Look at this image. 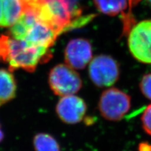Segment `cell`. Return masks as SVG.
I'll return each instance as SVG.
<instances>
[{"instance_id": "15", "label": "cell", "mask_w": 151, "mask_h": 151, "mask_svg": "<svg viewBox=\"0 0 151 151\" xmlns=\"http://www.w3.org/2000/svg\"><path fill=\"white\" fill-rule=\"evenodd\" d=\"M142 125L144 131L151 136V104L145 108L141 117Z\"/></svg>"}, {"instance_id": "14", "label": "cell", "mask_w": 151, "mask_h": 151, "mask_svg": "<svg viewBox=\"0 0 151 151\" xmlns=\"http://www.w3.org/2000/svg\"><path fill=\"white\" fill-rule=\"evenodd\" d=\"M139 86L142 93L145 97L151 100V73L143 76L140 82Z\"/></svg>"}, {"instance_id": "19", "label": "cell", "mask_w": 151, "mask_h": 151, "mask_svg": "<svg viewBox=\"0 0 151 151\" xmlns=\"http://www.w3.org/2000/svg\"><path fill=\"white\" fill-rule=\"evenodd\" d=\"M3 133L2 130H1V127H0V142L3 140Z\"/></svg>"}, {"instance_id": "7", "label": "cell", "mask_w": 151, "mask_h": 151, "mask_svg": "<svg viewBox=\"0 0 151 151\" xmlns=\"http://www.w3.org/2000/svg\"><path fill=\"white\" fill-rule=\"evenodd\" d=\"M119 65L110 56L103 55L96 56L89 64V78L98 87L112 86L119 79Z\"/></svg>"}, {"instance_id": "12", "label": "cell", "mask_w": 151, "mask_h": 151, "mask_svg": "<svg viewBox=\"0 0 151 151\" xmlns=\"http://www.w3.org/2000/svg\"><path fill=\"white\" fill-rule=\"evenodd\" d=\"M96 8L107 15L115 16L127 8L129 0H94Z\"/></svg>"}, {"instance_id": "9", "label": "cell", "mask_w": 151, "mask_h": 151, "mask_svg": "<svg viewBox=\"0 0 151 151\" xmlns=\"http://www.w3.org/2000/svg\"><path fill=\"white\" fill-rule=\"evenodd\" d=\"M92 58V49L89 42L83 39L70 40L65 50L66 64L75 69H84Z\"/></svg>"}, {"instance_id": "16", "label": "cell", "mask_w": 151, "mask_h": 151, "mask_svg": "<svg viewBox=\"0 0 151 151\" xmlns=\"http://www.w3.org/2000/svg\"><path fill=\"white\" fill-rule=\"evenodd\" d=\"M139 151H151V144L148 142H142L139 145Z\"/></svg>"}, {"instance_id": "20", "label": "cell", "mask_w": 151, "mask_h": 151, "mask_svg": "<svg viewBox=\"0 0 151 151\" xmlns=\"http://www.w3.org/2000/svg\"><path fill=\"white\" fill-rule=\"evenodd\" d=\"M149 1L150 3H151V0H149Z\"/></svg>"}, {"instance_id": "3", "label": "cell", "mask_w": 151, "mask_h": 151, "mask_svg": "<svg viewBox=\"0 0 151 151\" xmlns=\"http://www.w3.org/2000/svg\"><path fill=\"white\" fill-rule=\"evenodd\" d=\"M28 6L59 35L68 27L77 25L71 23L73 17L78 14L72 9L69 0H38Z\"/></svg>"}, {"instance_id": "6", "label": "cell", "mask_w": 151, "mask_h": 151, "mask_svg": "<svg viewBox=\"0 0 151 151\" xmlns=\"http://www.w3.org/2000/svg\"><path fill=\"white\" fill-rule=\"evenodd\" d=\"M128 46L136 60L151 64V19L141 21L132 27L128 37Z\"/></svg>"}, {"instance_id": "17", "label": "cell", "mask_w": 151, "mask_h": 151, "mask_svg": "<svg viewBox=\"0 0 151 151\" xmlns=\"http://www.w3.org/2000/svg\"><path fill=\"white\" fill-rule=\"evenodd\" d=\"M4 49V35L0 37V59H3Z\"/></svg>"}, {"instance_id": "11", "label": "cell", "mask_w": 151, "mask_h": 151, "mask_svg": "<svg viewBox=\"0 0 151 151\" xmlns=\"http://www.w3.org/2000/svg\"><path fill=\"white\" fill-rule=\"evenodd\" d=\"M16 91V81L11 71L0 69V106L15 98Z\"/></svg>"}, {"instance_id": "4", "label": "cell", "mask_w": 151, "mask_h": 151, "mask_svg": "<svg viewBox=\"0 0 151 151\" xmlns=\"http://www.w3.org/2000/svg\"><path fill=\"white\" fill-rule=\"evenodd\" d=\"M131 98L119 89L111 88L105 90L100 96L98 108L102 116L109 121H119L130 110Z\"/></svg>"}, {"instance_id": "2", "label": "cell", "mask_w": 151, "mask_h": 151, "mask_svg": "<svg viewBox=\"0 0 151 151\" xmlns=\"http://www.w3.org/2000/svg\"><path fill=\"white\" fill-rule=\"evenodd\" d=\"M49 49L31 45L25 41L5 35L2 60L8 63L9 71L22 68L32 73L38 64L49 60L51 55Z\"/></svg>"}, {"instance_id": "8", "label": "cell", "mask_w": 151, "mask_h": 151, "mask_svg": "<svg viewBox=\"0 0 151 151\" xmlns=\"http://www.w3.org/2000/svg\"><path fill=\"white\" fill-rule=\"evenodd\" d=\"M56 113L59 119L68 124L81 122L86 114L87 106L82 98L77 96H64L56 105Z\"/></svg>"}, {"instance_id": "18", "label": "cell", "mask_w": 151, "mask_h": 151, "mask_svg": "<svg viewBox=\"0 0 151 151\" xmlns=\"http://www.w3.org/2000/svg\"><path fill=\"white\" fill-rule=\"evenodd\" d=\"M23 1H25L27 3H35L38 0H23Z\"/></svg>"}, {"instance_id": "13", "label": "cell", "mask_w": 151, "mask_h": 151, "mask_svg": "<svg viewBox=\"0 0 151 151\" xmlns=\"http://www.w3.org/2000/svg\"><path fill=\"white\" fill-rule=\"evenodd\" d=\"M34 146L35 151H60L58 141L45 133H39L35 135Z\"/></svg>"}, {"instance_id": "10", "label": "cell", "mask_w": 151, "mask_h": 151, "mask_svg": "<svg viewBox=\"0 0 151 151\" xmlns=\"http://www.w3.org/2000/svg\"><path fill=\"white\" fill-rule=\"evenodd\" d=\"M26 8L27 4L23 0H0V27H11Z\"/></svg>"}, {"instance_id": "1", "label": "cell", "mask_w": 151, "mask_h": 151, "mask_svg": "<svg viewBox=\"0 0 151 151\" xmlns=\"http://www.w3.org/2000/svg\"><path fill=\"white\" fill-rule=\"evenodd\" d=\"M59 34L37 16L27 4V8L9 29V36L28 44L47 48L53 45Z\"/></svg>"}, {"instance_id": "5", "label": "cell", "mask_w": 151, "mask_h": 151, "mask_svg": "<svg viewBox=\"0 0 151 151\" xmlns=\"http://www.w3.org/2000/svg\"><path fill=\"white\" fill-rule=\"evenodd\" d=\"M49 84L56 95H72L81 89L83 83L79 74L67 64H58L51 69Z\"/></svg>"}]
</instances>
